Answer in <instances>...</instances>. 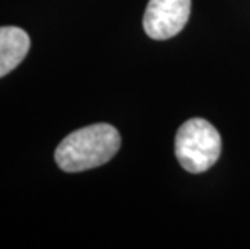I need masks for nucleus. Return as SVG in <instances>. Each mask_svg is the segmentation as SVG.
I'll return each mask as SVG.
<instances>
[{
    "instance_id": "nucleus-3",
    "label": "nucleus",
    "mask_w": 250,
    "mask_h": 249,
    "mask_svg": "<svg viewBox=\"0 0 250 249\" xmlns=\"http://www.w3.org/2000/svg\"><path fill=\"white\" fill-rule=\"evenodd\" d=\"M190 15V0H150L144 13L148 38L165 41L183 31Z\"/></svg>"
},
{
    "instance_id": "nucleus-1",
    "label": "nucleus",
    "mask_w": 250,
    "mask_h": 249,
    "mask_svg": "<svg viewBox=\"0 0 250 249\" xmlns=\"http://www.w3.org/2000/svg\"><path fill=\"white\" fill-rule=\"evenodd\" d=\"M120 147L121 136L115 126L95 123L68 135L55 149V162L63 172H86L111 160Z\"/></svg>"
},
{
    "instance_id": "nucleus-4",
    "label": "nucleus",
    "mask_w": 250,
    "mask_h": 249,
    "mask_svg": "<svg viewBox=\"0 0 250 249\" xmlns=\"http://www.w3.org/2000/svg\"><path fill=\"white\" fill-rule=\"evenodd\" d=\"M31 39L24 29L17 26L0 28V78L15 70L28 55Z\"/></svg>"
},
{
    "instance_id": "nucleus-2",
    "label": "nucleus",
    "mask_w": 250,
    "mask_h": 249,
    "mask_svg": "<svg viewBox=\"0 0 250 249\" xmlns=\"http://www.w3.org/2000/svg\"><path fill=\"white\" fill-rule=\"evenodd\" d=\"M174 152L186 172L204 173L220 158L221 136L210 121L190 118L178 130Z\"/></svg>"
}]
</instances>
